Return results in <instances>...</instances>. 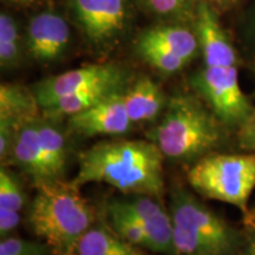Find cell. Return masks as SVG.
<instances>
[{
  "label": "cell",
  "mask_w": 255,
  "mask_h": 255,
  "mask_svg": "<svg viewBox=\"0 0 255 255\" xmlns=\"http://www.w3.org/2000/svg\"><path fill=\"white\" fill-rule=\"evenodd\" d=\"M225 126L210 109L190 96L169 102L164 116L148 138L158 146L164 157L173 161H199L222 144Z\"/></svg>",
  "instance_id": "3"
},
{
  "label": "cell",
  "mask_w": 255,
  "mask_h": 255,
  "mask_svg": "<svg viewBox=\"0 0 255 255\" xmlns=\"http://www.w3.org/2000/svg\"><path fill=\"white\" fill-rule=\"evenodd\" d=\"M39 103L33 90L18 84H1L0 87V123L18 129L21 124L39 117Z\"/></svg>",
  "instance_id": "14"
},
{
  "label": "cell",
  "mask_w": 255,
  "mask_h": 255,
  "mask_svg": "<svg viewBox=\"0 0 255 255\" xmlns=\"http://www.w3.org/2000/svg\"><path fill=\"white\" fill-rule=\"evenodd\" d=\"M132 124L122 91L110 95L90 109L68 117V129L83 137L123 135L131 129Z\"/></svg>",
  "instance_id": "9"
},
{
  "label": "cell",
  "mask_w": 255,
  "mask_h": 255,
  "mask_svg": "<svg viewBox=\"0 0 255 255\" xmlns=\"http://www.w3.org/2000/svg\"><path fill=\"white\" fill-rule=\"evenodd\" d=\"M244 241L238 255H255V218L251 213L245 215Z\"/></svg>",
  "instance_id": "26"
},
{
  "label": "cell",
  "mask_w": 255,
  "mask_h": 255,
  "mask_svg": "<svg viewBox=\"0 0 255 255\" xmlns=\"http://www.w3.org/2000/svg\"><path fill=\"white\" fill-rule=\"evenodd\" d=\"M28 209V225L53 255H76L83 235L94 223V210L79 187L59 180L38 184Z\"/></svg>",
  "instance_id": "2"
},
{
  "label": "cell",
  "mask_w": 255,
  "mask_h": 255,
  "mask_svg": "<svg viewBox=\"0 0 255 255\" xmlns=\"http://www.w3.org/2000/svg\"><path fill=\"white\" fill-rule=\"evenodd\" d=\"M50 253V247L45 242L20 238H2L0 242V255H49Z\"/></svg>",
  "instance_id": "24"
},
{
  "label": "cell",
  "mask_w": 255,
  "mask_h": 255,
  "mask_svg": "<svg viewBox=\"0 0 255 255\" xmlns=\"http://www.w3.org/2000/svg\"><path fill=\"white\" fill-rule=\"evenodd\" d=\"M169 213L174 225L193 234L210 255H238L244 234L188 190L173 191Z\"/></svg>",
  "instance_id": "5"
},
{
  "label": "cell",
  "mask_w": 255,
  "mask_h": 255,
  "mask_svg": "<svg viewBox=\"0 0 255 255\" xmlns=\"http://www.w3.org/2000/svg\"><path fill=\"white\" fill-rule=\"evenodd\" d=\"M137 44L156 46L186 59L188 63L200 50L195 33L181 26H157L143 32Z\"/></svg>",
  "instance_id": "16"
},
{
  "label": "cell",
  "mask_w": 255,
  "mask_h": 255,
  "mask_svg": "<svg viewBox=\"0 0 255 255\" xmlns=\"http://www.w3.org/2000/svg\"><path fill=\"white\" fill-rule=\"evenodd\" d=\"M21 62L20 36L17 23L11 15L0 14V65L4 70L14 69Z\"/></svg>",
  "instance_id": "20"
},
{
  "label": "cell",
  "mask_w": 255,
  "mask_h": 255,
  "mask_svg": "<svg viewBox=\"0 0 255 255\" xmlns=\"http://www.w3.org/2000/svg\"><path fill=\"white\" fill-rule=\"evenodd\" d=\"M25 205V194L18 178L4 167L0 170V209L20 212Z\"/></svg>",
  "instance_id": "23"
},
{
  "label": "cell",
  "mask_w": 255,
  "mask_h": 255,
  "mask_svg": "<svg viewBox=\"0 0 255 255\" xmlns=\"http://www.w3.org/2000/svg\"><path fill=\"white\" fill-rule=\"evenodd\" d=\"M76 255H148L141 247L120 237L105 226H91L83 235Z\"/></svg>",
  "instance_id": "17"
},
{
  "label": "cell",
  "mask_w": 255,
  "mask_h": 255,
  "mask_svg": "<svg viewBox=\"0 0 255 255\" xmlns=\"http://www.w3.org/2000/svg\"><path fill=\"white\" fill-rule=\"evenodd\" d=\"M20 223V214L13 210L0 209V234L1 238L14 231Z\"/></svg>",
  "instance_id": "28"
},
{
  "label": "cell",
  "mask_w": 255,
  "mask_h": 255,
  "mask_svg": "<svg viewBox=\"0 0 255 255\" xmlns=\"http://www.w3.org/2000/svg\"><path fill=\"white\" fill-rule=\"evenodd\" d=\"M148 4L156 13L163 15L178 14L186 11L178 0H148Z\"/></svg>",
  "instance_id": "27"
},
{
  "label": "cell",
  "mask_w": 255,
  "mask_h": 255,
  "mask_svg": "<svg viewBox=\"0 0 255 255\" xmlns=\"http://www.w3.org/2000/svg\"><path fill=\"white\" fill-rule=\"evenodd\" d=\"M128 115L132 123L152 121L161 114L165 105V96L157 83L142 77L124 92Z\"/></svg>",
  "instance_id": "15"
},
{
  "label": "cell",
  "mask_w": 255,
  "mask_h": 255,
  "mask_svg": "<svg viewBox=\"0 0 255 255\" xmlns=\"http://www.w3.org/2000/svg\"><path fill=\"white\" fill-rule=\"evenodd\" d=\"M36 126L39 132L40 141L46 152L53 170L62 180L65 175L68 165V145L62 130L52 123V120L45 116H39L36 120Z\"/></svg>",
  "instance_id": "19"
},
{
  "label": "cell",
  "mask_w": 255,
  "mask_h": 255,
  "mask_svg": "<svg viewBox=\"0 0 255 255\" xmlns=\"http://www.w3.org/2000/svg\"><path fill=\"white\" fill-rule=\"evenodd\" d=\"M7 1L14 2V4H19V5H28L31 2H33L34 0H7Z\"/></svg>",
  "instance_id": "29"
},
{
  "label": "cell",
  "mask_w": 255,
  "mask_h": 255,
  "mask_svg": "<svg viewBox=\"0 0 255 255\" xmlns=\"http://www.w3.org/2000/svg\"><path fill=\"white\" fill-rule=\"evenodd\" d=\"M193 87L226 128L239 129L253 111L239 84L237 66H206L193 77Z\"/></svg>",
  "instance_id": "6"
},
{
  "label": "cell",
  "mask_w": 255,
  "mask_h": 255,
  "mask_svg": "<svg viewBox=\"0 0 255 255\" xmlns=\"http://www.w3.org/2000/svg\"><path fill=\"white\" fill-rule=\"evenodd\" d=\"M190 187L201 196L237 207L247 215L255 189V152L203 156L187 175Z\"/></svg>",
  "instance_id": "4"
},
{
  "label": "cell",
  "mask_w": 255,
  "mask_h": 255,
  "mask_svg": "<svg viewBox=\"0 0 255 255\" xmlns=\"http://www.w3.org/2000/svg\"><path fill=\"white\" fill-rule=\"evenodd\" d=\"M36 120L28 121L18 128L9 161L18 165L38 186L59 181V178L44 150Z\"/></svg>",
  "instance_id": "12"
},
{
  "label": "cell",
  "mask_w": 255,
  "mask_h": 255,
  "mask_svg": "<svg viewBox=\"0 0 255 255\" xmlns=\"http://www.w3.org/2000/svg\"><path fill=\"white\" fill-rule=\"evenodd\" d=\"M155 197L139 195L129 201H117L116 205L142 226L149 240V251L167 255L175 254L174 222Z\"/></svg>",
  "instance_id": "10"
},
{
  "label": "cell",
  "mask_w": 255,
  "mask_h": 255,
  "mask_svg": "<svg viewBox=\"0 0 255 255\" xmlns=\"http://www.w3.org/2000/svg\"><path fill=\"white\" fill-rule=\"evenodd\" d=\"M239 144L245 150L255 152V108L246 122L239 128Z\"/></svg>",
  "instance_id": "25"
},
{
  "label": "cell",
  "mask_w": 255,
  "mask_h": 255,
  "mask_svg": "<svg viewBox=\"0 0 255 255\" xmlns=\"http://www.w3.org/2000/svg\"><path fill=\"white\" fill-rule=\"evenodd\" d=\"M164 155L148 139L102 141L78 156L76 186L107 183L123 193L161 197L164 193Z\"/></svg>",
  "instance_id": "1"
},
{
  "label": "cell",
  "mask_w": 255,
  "mask_h": 255,
  "mask_svg": "<svg viewBox=\"0 0 255 255\" xmlns=\"http://www.w3.org/2000/svg\"><path fill=\"white\" fill-rule=\"evenodd\" d=\"M189 1H190V0H178V2H180V4H181V5H182L184 8H186V7H187L188 2H189Z\"/></svg>",
  "instance_id": "30"
},
{
  "label": "cell",
  "mask_w": 255,
  "mask_h": 255,
  "mask_svg": "<svg viewBox=\"0 0 255 255\" xmlns=\"http://www.w3.org/2000/svg\"><path fill=\"white\" fill-rule=\"evenodd\" d=\"M123 85L119 84H102L97 87L90 88L88 90L79 91L66 97H63L49 107L41 109L43 116L47 119L56 120L60 117H70L73 115L82 113L90 109L104 98L109 97L110 95L122 91Z\"/></svg>",
  "instance_id": "18"
},
{
  "label": "cell",
  "mask_w": 255,
  "mask_h": 255,
  "mask_svg": "<svg viewBox=\"0 0 255 255\" xmlns=\"http://www.w3.org/2000/svg\"><path fill=\"white\" fill-rule=\"evenodd\" d=\"M136 49L138 55L144 59V62L161 72L175 73L182 70L188 64L186 59L167 52L159 47L137 44Z\"/></svg>",
  "instance_id": "22"
},
{
  "label": "cell",
  "mask_w": 255,
  "mask_h": 255,
  "mask_svg": "<svg viewBox=\"0 0 255 255\" xmlns=\"http://www.w3.org/2000/svg\"><path fill=\"white\" fill-rule=\"evenodd\" d=\"M124 73L114 64H89L38 82L32 90L40 109L60 98L102 84L123 85Z\"/></svg>",
  "instance_id": "8"
},
{
  "label": "cell",
  "mask_w": 255,
  "mask_h": 255,
  "mask_svg": "<svg viewBox=\"0 0 255 255\" xmlns=\"http://www.w3.org/2000/svg\"><path fill=\"white\" fill-rule=\"evenodd\" d=\"M195 27L206 66H237V52L222 30L215 12L206 2L197 6Z\"/></svg>",
  "instance_id": "13"
},
{
  "label": "cell",
  "mask_w": 255,
  "mask_h": 255,
  "mask_svg": "<svg viewBox=\"0 0 255 255\" xmlns=\"http://www.w3.org/2000/svg\"><path fill=\"white\" fill-rule=\"evenodd\" d=\"M108 213H109L111 227L120 237L136 246L149 250L148 238H146L142 226L135 219L131 218L127 212H124L122 208H120L116 202L110 205Z\"/></svg>",
  "instance_id": "21"
},
{
  "label": "cell",
  "mask_w": 255,
  "mask_h": 255,
  "mask_svg": "<svg viewBox=\"0 0 255 255\" xmlns=\"http://www.w3.org/2000/svg\"><path fill=\"white\" fill-rule=\"evenodd\" d=\"M70 44V27L62 15L44 12L34 15L27 27L26 50L39 63L62 58Z\"/></svg>",
  "instance_id": "11"
},
{
  "label": "cell",
  "mask_w": 255,
  "mask_h": 255,
  "mask_svg": "<svg viewBox=\"0 0 255 255\" xmlns=\"http://www.w3.org/2000/svg\"><path fill=\"white\" fill-rule=\"evenodd\" d=\"M76 23L97 46L110 44L126 30L127 0H69Z\"/></svg>",
  "instance_id": "7"
}]
</instances>
